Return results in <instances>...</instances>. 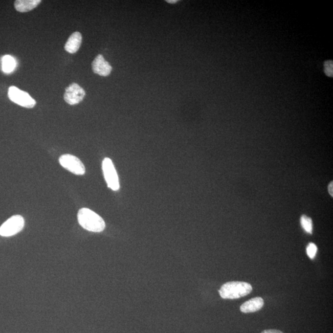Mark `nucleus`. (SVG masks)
<instances>
[{
	"label": "nucleus",
	"mask_w": 333,
	"mask_h": 333,
	"mask_svg": "<svg viewBox=\"0 0 333 333\" xmlns=\"http://www.w3.org/2000/svg\"><path fill=\"white\" fill-rule=\"evenodd\" d=\"M77 218L80 225L87 230L100 233L105 230L106 224L104 220L90 209L82 208L78 212Z\"/></svg>",
	"instance_id": "1"
},
{
	"label": "nucleus",
	"mask_w": 333,
	"mask_h": 333,
	"mask_svg": "<svg viewBox=\"0 0 333 333\" xmlns=\"http://www.w3.org/2000/svg\"><path fill=\"white\" fill-rule=\"evenodd\" d=\"M251 285L243 282H230L222 286L219 290L220 296L225 299H236L251 293Z\"/></svg>",
	"instance_id": "2"
},
{
	"label": "nucleus",
	"mask_w": 333,
	"mask_h": 333,
	"mask_svg": "<svg viewBox=\"0 0 333 333\" xmlns=\"http://www.w3.org/2000/svg\"><path fill=\"white\" fill-rule=\"evenodd\" d=\"M102 169L105 180L109 188L113 191L119 190V177L112 160L106 157L103 160Z\"/></svg>",
	"instance_id": "3"
},
{
	"label": "nucleus",
	"mask_w": 333,
	"mask_h": 333,
	"mask_svg": "<svg viewBox=\"0 0 333 333\" xmlns=\"http://www.w3.org/2000/svg\"><path fill=\"white\" fill-rule=\"evenodd\" d=\"M9 100L17 105L26 108H33L36 105V101L27 92L21 90L15 86L8 89Z\"/></svg>",
	"instance_id": "4"
},
{
	"label": "nucleus",
	"mask_w": 333,
	"mask_h": 333,
	"mask_svg": "<svg viewBox=\"0 0 333 333\" xmlns=\"http://www.w3.org/2000/svg\"><path fill=\"white\" fill-rule=\"evenodd\" d=\"M24 226V219L21 216H14L6 221L0 227V235L9 237L20 232Z\"/></svg>",
	"instance_id": "5"
},
{
	"label": "nucleus",
	"mask_w": 333,
	"mask_h": 333,
	"mask_svg": "<svg viewBox=\"0 0 333 333\" xmlns=\"http://www.w3.org/2000/svg\"><path fill=\"white\" fill-rule=\"evenodd\" d=\"M61 166L77 176H83L86 173L84 164L79 158L71 155H61L60 158Z\"/></svg>",
	"instance_id": "6"
},
{
	"label": "nucleus",
	"mask_w": 333,
	"mask_h": 333,
	"mask_svg": "<svg viewBox=\"0 0 333 333\" xmlns=\"http://www.w3.org/2000/svg\"><path fill=\"white\" fill-rule=\"evenodd\" d=\"M86 91L76 83H72L66 89L64 99L66 103L70 105L79 104L84 100Z\"/></svg>",
	"instance_id": "7"
},
{
	"label": "nucleus",
	"mask_w": 333,
	"mask_h": 333,
	"mask_svg": "<svg viewBox=\"0 0 333 333\" xmlns=\"http://www.w3.org/2000/svg\"><path fill=\"white\" fill-rule=\"evenodd\" d=\"M92 69L94 73L100 76L107 77L111 74L112 68L103 55L98 54L92 63Z\"/></svg>",
	"instance_id": "8"
},
{
	"label": "nucleus",
	"mask_w": 333,
	"mask_h": 333,
	"mask_svg": "<svg viewBox=\"0 0 333 333\" xmlns=\"http://www.w3.org/2000/svg\"><path fill=\"white\" fill-rule=\"evenodd\" d=\"M264 305V299L262 297H254L243 304L240 307V311L243 313L256 312L261 310Z\"/></svg>",
	"instance_id": "9"
},
{
	"label": "nucleus",
	"mask_w": 333,
	"mask_h": 333,
	"mask_svg": "<svg viewBox=\"0 0 333 333\" xmlns=\"http://www.w3.org/2000/svg\"><path fill=\"white\" fill-rule=\"evenodd\" d=\"M82 42V34L79 32L73 33L65 44V50L71 54L76 53L81 45Z\"/></svg>",
	"instance_id": "10"
},
{
	"label": "nucleus",
	"mask_w": 333,
	"mask_h": 333,
	"mask_svg": "<svg viewBox=\"0 0 333 333\" xmlns=\"http://www.w3.org/2000/svg\"><path fill=\"white\" fill-rule=\"evenodd\" d=\"M41 2V0H17L15 2V7L18 11L25 13L36 8Z\"/></svg>",
	"instance_id": "11"
},
{
	"label": "nucleus",
	"mask_w": 333,
	"mask_h": 333,
	"mask_svg": "<svg viewBox=\"0 0 333 333\" xmlns=\"http://www.w3.org/2000/svg\"><path fill=\"white\" fill-rule=\"evenodd\" d=\"M16 66V61L12 56L6 55L2 58V70L4 73L8 74L13 72Z\"/></svg>",
	"instance_id": "12"
},
{
	"label": "nucleus",
	"mask_w": 333,
	"mask_h": 333,
	"mask_svg": "<svg viewBox=\"0 0 333 333\" xmlns=\"http://www.w3.org/2000/svg\"><path fill=\"white\" fill-rule=\"evenodd\" d=\"M301 223L302 228L307 233L312 234L313 223L310 217L305 216V215L302 216L301 218Z\"/></svg>",
	"instance_id": "13"
},
{
	"label": "nucleus",
	"mask_w": 333,
	"mask_h": 333,
	"mask_svg": "<svg viewBox=\"0 0 333 333\" xmlns=\"http://www.w3.org/2000/svg\"><path fill=\"white\" fill-rule=\"evenodd\" d=\"M316 252H317L316 245L314 243H309L308 247H307V254H308L309 258L311 259L315 258Z\"/></svg>",
	"instance_id": "14"
},
{
	"label": "nucleus",
	"mask_w": 333,
	"mask_h": 333,
	"mask_svg": "<svg viewBox=\"0 0 333 333\" xmlns=\"http://www.w3.org/2000/svg\"><path fill=\"white\" fill-rule=\"evenodd\" d=\"M333 61H328L325 63V72L328 77H332L333 74Z\"/></svg>",
	"instance_id": "15"
},
{
	"label": "nucleus",
	"mask_w": 333,
	"mask_h": 333,
	"mask_svg": "<svg viewBox=\"0 0 333 333\" xmlns=\"http://www.w3.org/2000/svg\"><path fill=\"white\" fill-rule=\"evenodd\" d=\"M261 333H283L280 330H266L263 331Z\"/></svg>",
	"instance_id": "16"
},
{
	"label": "nucleus",
	"mask_w": 333,
	"mask_h": 333,
	"mask_svg": "<svg viewBox=\"0 0 333 333\" xmlns=\"http://www.w3.org/2000/svg\"><path fill=\"white\" fill-rule=\"evenodd\" d=\"M333 181L330 183L329 186H328V191H329L330 195L333 197Z\"/></svg>",
	"instance_id": "17"
},
{
	"label": "nucleus",
	"mask_w": 333,
	"mask_h": 333,
	"mask_svg": "<svg viewBox=\"0 0 333 333\" xmlns=\"http://www.w3.org/2000/svg\"><path fill=\"white\" fill-rule=\"evenodd\" d=\"M177 1H177V0H174V1H173V0H172H172H171V1H170V0H167V3H172V4L176 3Z\"/></svg>",
	"instance_id": "18"
}]
</instances>
